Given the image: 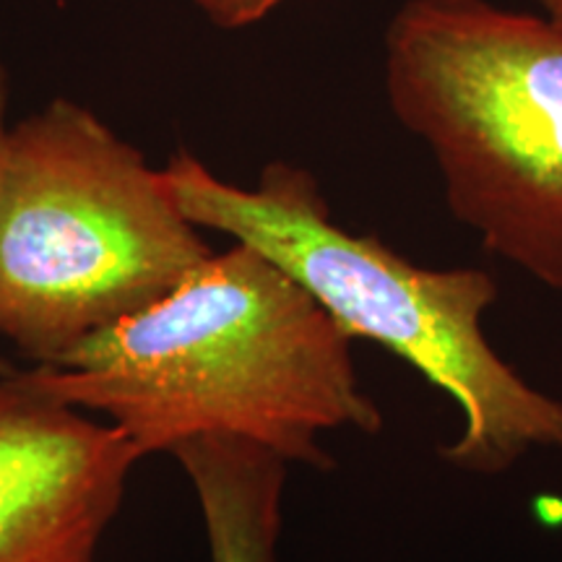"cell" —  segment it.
<instances>
[{"instance_id":"obj_1","label":"cell","mask_w":562,"mask_h":562,"mask_svg":"<svg viewBox=\"0 0 562 562\" xmlns=\"http://www.w3.org/2000/svg\"><path fill=\"white\" fill-rule=\"evenodd\" d=\"M21 375L108 422L140 459L227 435L286 463L331 469L323 435L383 430L349 336L297 281L240 243L60 364Z\"/></svg>"},{"instance_id":"obj_2","label":"cell","mask_w":562,"mask_h":562,"mask_svg":"<svg viewBox=\"0 0 562 562\" xmlns=\"http://www.w3.org/2000/svg\"><path fill=\"white\" fill-rule=\"evenodd\" d=\"M175 203L199 229L248 245L305 290L351 341L381 344L459 406L442 461L495 476L531 451H562V402L497 355L484 315L497 302L487 271L427 269L334 222L305 167L269 161L252 188L222 180L180 149L161 167Z\"/></svg>"},{"instance_id":"obj_3","label":"cell","mask_w":562,"mask_h":562,"mask_svg":"<svg viewBox=\"0 0 562 562\" xmlns=\"http://www.w3.org/2000/svg\"><path fill=\"white\" fill-rule=\"evenodd\" d=\"M214 250L161 170L58 97L0 154V336L55 368L178 290Z\"/></svg>"},{"instance_id":"obj_4","label":"cell","mask_w":562,"mask_h":562,"mask_svg":"<svg viewBox=\"0 0 562 562\" xmlns=\"http://www.w3.org/2000/svg\"><path fill=\"white\" fill-rule=\"evenodd\" d=\"M385 94L482 248L562 292V24L490 0H404Z\"/></svg>"},{"instance_id":"obj_5","label":"cell","mask_w":562,"mask_h":562,"mask_svg":"<svg viewBox=\"0 0 562 562\" xmlns=\"http://www.w3.org/2000/svg\"><path fill=\"white\" fill-rule=\"evenodd\" d=\"M138 461L108 422L0 378V562H100Z\"/></svg>"},{"instance_id":"obj_6","label":"cell","mask_w":562,"mask_h":562,"mask_svg":"<svg viewBox=\"0 0 562 562\" xmlns=\"http://www.w3.org/2000/svg\"><path fill=\"white\" fill-rule=\"evenodd\" d=\"M193 484L209 562H279L286 463L243 438L209 435L170 453Z\"/></svg>"},{"instance_id":"obj_7","label":"cell","mask_w":562,"mask_h":562,"mask_svg":"<svg viewBox=\"0 0 562 562\" xmlns=\"http://www.w3.org/2000/svg\"><path fill=\"white\" fill-rule=\"evenodd\" d=\"M211 24L222 30H243L277 11L286 0H191Z\"/></svg>"},{"instance_id":"obj_8","label":"cell","mask_w":562,"mask_h":562,"mask_svg":"<svg viewBox=\"0 0 562 562\" xmlns=\"http://www.w3.org/2000/svg\"><path fill=\"white\" fill-rule=\"evenodd\" d=\"M5 115H9V74L0 66V154H3L5 136H9L11 125L5 123Z\"/></svg>"},{"instance_id":"obj_9","label":"cell","mask_w":562,"mask_h":562,"mask_svg":"<svg viewBox=\"0 0 562 562\" xmlns=\"http://www.w3.org/2000/svg\"><path fill=\"white\" fill-rule=\"evenodd\" d=\"M539 5V11L562 24V0H533Z\"/></svg>"},{"instance_id":"obj_10","label":"cell","mask_w":562,"mask_h":562,"mask_svg":"<svg viewBox=\"0 0 562 562\" xmlns=\"http://www.w3.org/2000/svg\"><path fill=\"white\" fill-rule=\"evenodd\" d=\"M13 372V368L5 360H0V378H5V375H11Z\"/></svg>"}]
</instances>
